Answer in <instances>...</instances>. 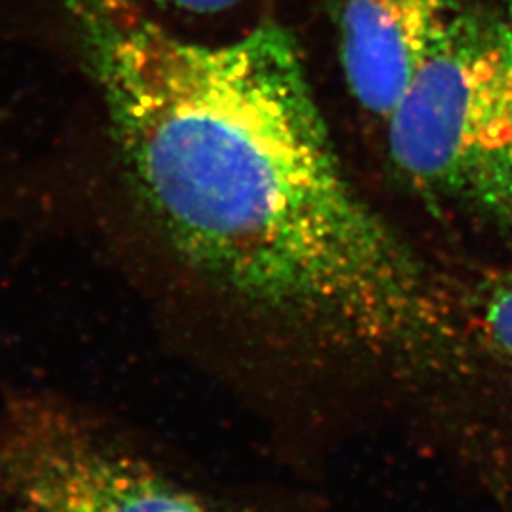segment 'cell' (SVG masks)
Segmentation results:
<instances>
[{
  "mask_svg": "<svg viewBox=\"0 0 512 512\" xmlns=\"http://www.w3.org/2000/svg\"><path fill=\"white\" fill-rule=\"evenodd\" d=\"M137 200L222 291L376 355L456 340L418 256L349 183L294 38L171 35L133 0H65Z\"/></svg>",
  "mask_w": 512,
  "mask_h": 512,
  "instance_id": "obj_1",
  "label": "cell"
},
{
  "mask_svg": "<svg viewBox=\"0 0 512 512\" xmlns=\"http://www.w3.org/2000/svg\"><path fill=\"white\" fill-rule=\"evenodd\" d=\"M389 154L423 198L512 232V33L459 10L387 118Z\"/></svg>",
  "mask_w": 512,
  "mask_h": 512,
  "instance_id": "obj_2",
  "label": "cell"
},
{
  "mask_svg": "<svg viewBox=\"0 0 512 512\" xmlns=\"http://www.w3.org/2000/svg\"><path fill=\"white\" fill-rule=\"evenodd\" d=\"M0 497L14 512H232L42 403L0 418Z\"/></svg>",
  "mask_w": 512,
  "mask_h": 512,
  "instance_id": "obj_3",
  "label": "cell"
},
{
  "mask_svg": "<svg viewBox=\"0 0 512 512\" xmlns=\"http://www.w3.org/2000/svg\"><path fill=\"white\" fill-rule=\"evenodd\" d=\"M459 10L458 0H338L340 61L359 105L387 122Z\"/></svg>",
  "mask_w": 512,
  "mask_h": 512,
  "instance_id": "obj_4",
  "label": "cell"
},
{
  "mask_svg": "<svg viewBox=\"0 0 512 512\" xmlns=\"http://www.w3.org/2000/svg\"><path fill=\"white\" fill-rule=\"evenodd\" d=\"M473 319L486 348L512 366V268L480 283L473 298Z\"/></svg>",
  "mask_w": 512,
  "mask_h": 512,
  "instance_id": "obj_5",
  "label": "cell"
},
{
  "mask_svg": "<svg viewBox=\"0 0 512 512\" xmlns=\"http://www.w3.org/2000/svg\"><path fill=\"white\" fill-rule=\"evenodd\" d=\"M175 8H183L190 12H219L224 8H232L241 0H158Z\"/></svg>",
  "mask_w": 512,
  "mask_h": 512,
  "instance_id": "obj_6",
  "label": "cell"
},
{
  "mask_svg": "<svg viewBox=\"0 0 512 512\" xmlns=\"http://www.w3.org/2000/svg\"><path fill=\"white\" fill-rule=\"evenodd\" d=\"M503 4H505V12H507L505 23L509 25V29H511L512 33V0H503Z\"/></svg>",
  "mask_w": 512,
  "mask_h": 512,
  "instance_id": "obj_7",
  "label": "cell"
}]
</instances>
